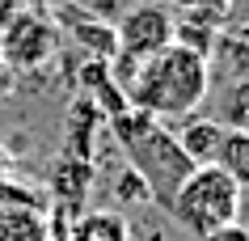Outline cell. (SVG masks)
<instances>
[{"mask_svg":"<svg viewBox=\"0 0 249 241\" xmlns=\"http://www.w3.org/2000/svg\"><path fill=\"white\" fill-rule=\"evenodd\" d=\"M211 89V72L207 59L182 42L165 47L160 55H152L148 64L135 68V76H127L123 97L131 102V110L148 114L157 123H173L186 119L203 106V97Z\"/></svg>","mask_w":249,"mask_h":241,"instance_id":"1","label":"cell"},{"mask_svg":"<svg viewBox=\"0 0 249 241\" xmlns=\"http://www.w3.org/2000/svg\"><path fill=\"white\" fill-rule=\"evenodd\" d=\"M110 127H114L118 144L127 148L131 169L144 178V186L152 190V199L169 203L173 190L182 186L186 178H190V169H195V165L186 161V152L178 148V135H173L165 123L140 114V110H123V114H114Z\"/></svg>","mask_w":249,"mask_h":241,"instance_id":"2","label":"cell"},{"mask_svg":"<svg viewBox=\"0 0 249 241\" xmlns=\"http://www.w3.org/2000/svg\"><path fill=\"white\" fill-rule=\"evenodd\" d=\"M241 195H245V190L236 186L224 169L198 165V169H190V178H186L182 186L173 190L169 212H173V220L182 228H190L195 237H207L215 228H228V224L241 220Z\"/></svg>","mask_w":249,"mask_h":241,"instance_id":"3","label":"cell"},{"mask_svg":"<svg viewBox=\"0 0 249 241\" xmlns=\"http://www.w3.org/2000/svg\"><path fill=\"white\" fill-rule=\"evenodd\" d=\"M173 38H178V21L157 0H135L114 21V55L135 68L148 64L152 55H160L165 47H173Z\"/></svg>","mask_w":249,"mask_h":241,"instance_id":"4","label":"cell"},{"mask_svg":"<svg viewBox=\"0 0 249 241\" xmlns=\"http://www.w3.org/2000/svg\"><path fill=\"white\" fill-rule=\"evenodd\" d=\"M55 51H59V30H55V21H47L42 13H17L13 21L4 26V34H0V55H4V64L17 68V72L47 64Z\"/></svg>","mask_w":249,"mask_h":241,"instance_id":"5","label":"cell"},{"mask_svg":"<svg viewBox=\"0 0 249 241\" xmlns=\"http://www.w3.org/2000/svg\"><path fill=\"white\" fill-rule=\"evenodd\" d=\"M228 127H220V123H211V119H190L178 131V148L186 152V161L190 165H215V152H220V140Z\"/></svg>","mask_w":249,"mask_h":241,"instance_id":"6","label":"cell"},{"mask_svg":"<svg viewBox=\"0 0 249 241\" xmlns=\"http://www.w3.org/2000/svg\"><path fill=\"white\" fill-rule=\"evenodd\" d=\"M215 169L232 178L236 186H249V127H228L220 140V152H215Z\"/></svg>","mask_w":249,"mask_h":241,"instance_id":"7","label":"cell"},{"mask_svg":"<svg viewBox=\"0 0 249 241\" xmlns=\"http://www.w3.org/2000/svg\"><path fill=\"white\" fill-rule=\"evenodd\" d=\"M72 241H131V228L118 212H89L76 220Z\"/></svg>","mask_w":249,"mask_h":241,"instance_id":"8","label":"cell"},{"mask_svg":"<svg viewBox=\"0 0 249 241\" xmlns=\"http://www.w3.org/2000/svg\"><path fill=\"white\" fill-rule=\"evenodd\" d=\"M0 241H47V224L38 212H0Z\"/></svg>","mask_w":249,"mask_h":241,"instance_id":"9","label":"cell"},{"mask_svg":"<svg viewBox=\"0 0 249 241\" xmlns=\"http://www.w3.org/2000/svg\"><path fill=\"white\" fill-rule=\"evenodd\" d=\"M198 241H249V228L236 220V224L228 228H215V233H207V237H198Z\"/></svg>","mask_w":249,"mask_h":241,"instance_id":"10","label":"cell"},{"mask_svg":"<svg viewBox=\"0 0 249 241\" xmlns=\"http://www.w3.org/2000/svg\"><path fill=\"white\" fill-rule=\"evenodd\" d=\"M169 4H178V9H186V13H203V9H211V13H220L228 0H169Z\"/></svg>","mask_w":249,"mask_h":241,"instance_id":"11","label":"cell"},{"mask_svg":"<svg viewBox=\"0 0 249 241\" xmlns=\"http://www.w3.org/2000/svg\"><path fill=\"white\" fill-rule=\"evenodd\" d=\"M9 72H13V68L4 64V55H0V93H4V89H9Z\"/></svg>","mask_w":249,"mask_h":241,"instance_id":"12","label":"cell"},{"mask_svg":"<svg viewBox=\"0 0 249 241\" xmlns=\"http://www.w3.org/2000/svg\"><path fill=\"white\" fill-rule=\"evenodd\" d=\"M9 21H13V9H9V4L0 0V34H4V26H9Z\"/></svg>","mask_w":249,"mask_h":241,"instance_id":"13","label":"cell"}]
</instances>
